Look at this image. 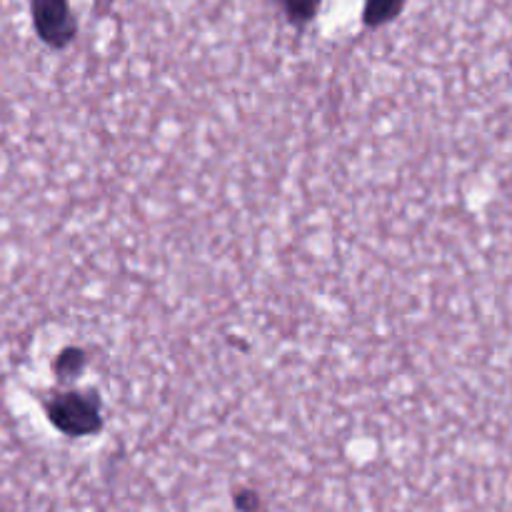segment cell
I'll return each mask as SVG.
<instances>
[{"mask_svg": "<svg viewBox=\"0 0 512 512\" xmlns=\"http://www.w3.org/2000/svg\"><path fill=\"white\" fill-rule=\"evenodd\" d=\"M35 28L50 43H65L73 35L68 0H33Z\"/></svg>", "mask_w": 512, "mask_h": 512, "instance_id": "cell-1", "label": "cell"}, {"mask_svg": "<svg viewBox=\"0 0 512 512\" xmlns=\"http://www.w3.org/2000/svg\"><path fill=\"white\" fill-rule=\"evenodd\" d=\"M55 420L63 430H73V433H83L95 425V408L85 400H68V403L55 408Z\"/></svg>", "mask_w": 512, "mask_h": 512, "instance_id": "cell-2", "label": "cell"}, {"mask_svg": "<svg viewBox=\"0 0 512 512\" xmlns=\"http://www.w3.org/2000/svg\"><path fill=\"white\" fill-rule=\"evenodd\" d=\"M405 0H368L365 3V20L370 25H380L385 20L393 18L400 8H403Z\"/></svg>", "mask_w": 512, "mask_h": 512, "instance_id": "cell-3", "label": "cell"}, {"mask_svg": "<svg viewBox=\"0 0 512 512\" xmlns=\"http://www.w3.org/2000/svg\"><path fill=\"white\" fill-rule=\"evenodd\" d=\"M283 5L293 20H308L318 8V0H283Z\"/></svg>", "mask_w": 512, "mask_h": 512, "instance_id": "cell-4", "label": "cell"}]
</instances>
